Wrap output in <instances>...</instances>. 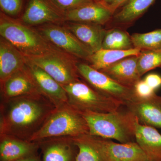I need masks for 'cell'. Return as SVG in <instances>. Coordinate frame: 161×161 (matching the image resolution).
<instances>
[{
	"label": "cell",
	"mask_w": 161,
	"mask_h": 161,
	"mask_svg": "<svg viewBox=\"0 0 161 161\" xmlns=\"http://www.w3.org/2000/svg\"><path fill=\"white\" fill-rule=\"evenodd\" d=\"M56 108L39 93L1 101L0 135L29 142Z\"/></svg>",
	"instance_id": "obj_1"
},
{
	"label": "cell",
	"mask_w": 161,
	"mask_h": 161,
	"mask_svg": "<svg viewBox=\"0 0 161 161\" xmlns=\"http://www.w3.org/2000/svg\"><path fill=\"white\" fill-rule=\"evenodd\" d=\"M90 135L115 140L122 143L135 142L136 117L125 106L114 112H80Z\"/></svg>",
	"instance_id": "obj_2"
},
{
	"label": "cell",
	"mask_w": 161,
	"mask_h": 161,
	"mask_svg": "<svg viewBox=\"0 0 161 161\" xmlns=\"http://www.w3.org/2000/svg\"><path fill=\"white\" fill-rule=\"evenodd\" d=\"M89 133L88 126L83 116L67 104L55 108L29 142H38L55 137H78Z\"/></svg>",
	"instance_id": "obj_3"
},
{
	"label": "cell",
	"mask_w": 161,
	"mask_h": 161,
	"mask_svg": "<svg viewBox=\"0 0 161 161\" xmlns=\"http://www.w3.org/2000/svg\"><path fill=\"white\" fill-rule=\"evenodd\" d=\"M0 35L25 57H31L58 49L48 43L35 28L1 14Z\"/></svg>",
	"instance_id": "obj_4"
},
{
	"label": "cell",
	"mask_w": 161,
	"mask_h": 161,
	"mask_svg": "<svg viewBox=\"0 0 161 161\" xmlns=\"http://www.w3.org/2000/svg\"><path fill=\"white\" fill-rule=\"evenodd\" d=\"M63 87L67 94L69 104L79 112H114L124 106L120 102L102 95L80 80Z\"/></svg>",
	"instance_id": "obj_5"
},
{
	"label": "cell",
	"mask_w": 161,
	"mask_h": 161,
	"mask_svg": "<svg viewBox=\"0 0 161 161\" xmlns=\"http://www.w3.org/2000/svg\"><path fill=\"white\" fill-rule=\"evenodd\" d=\"M25 57L62 86L79 80L76 67L77 58L60 50H52L42 54Z\"/></svg>",
	"instance_id": "obj_6"
},
{
	"label": "cell",
	"mask_w": 161,
	"mask_h": 161,
	"mask_svg": "<svg viewBox=\"0 0 161 161\" xmlns=\"http://www.w3.org/2000/svg\"><path fill=\"white\" fill-rule=\"evenodd\" d=\"M79 78L102 95L121 103L124 106L137 98L134 88L124 86L88 63L77 62Z\"/></svg>",
	"instance_id": "obj_7"
},
{
	"label": "cell",
	"mask_w": 161,
	"mask_h": 161,
	"mask_svg": "<svg viewBox=\"0 0 161 161\" xmlns=\"http://www.w3.org/2000/svg\"><path fill=\"white\" fill-rule=\"evenodd\" d=\"M98 153L102 161H149L136 142L116 143L112 140L86 134L78 136Z\"/></svg>",
	"instance_id": "obj_8"
},
{
	"label": "cell",
	"mask_w": 161,
	"mask_h": 161,
	"mask_svg": "<svg viewBox=\"0 0 161 161\" xmlns=\"http://www.w3.org/2000/svg\"><path fill=\"white\" fill-rule=\"evenodd\" d=\"M47 23L35 29L43 38L61 51L76 58L86 60L93 53L65 26Z\"/></svg>",
	"instance_id": "obj_9"
},
{
	"label": "cell",
	"mask_w": 161,
	"mask_h": 161,
	"mask_svg": "<svg viewBox=\"0 0 161 161\" xmlns=\"http://www.w3.org/2000/svg\"><path fill=\"white\" fill-rule=\"evenodd\" d=\"M26 68L40 94L49 99L56 108L68 104L66 91L58 81L39 66L27 60Z\"/></svg>",
	"instance_id": "obj_10"
},
{
	"label": "cell",
	"mask_w": 161,
	"mask_h": 161,
	"mask_svg": "<svg viewBox=\"0 0 161 161\" xmlns=\"http://www.w3.org/2000/svg\"><path fill=\"white\" fill-rule=\"evenodd\" d=\"M125 107L140 123L161 129V96L156 94L150 98H137Z\"/></svg>",
	"instance_id": "obj_11"
},
{
	"label": "cell",
	"mask_w": 161,
	"mask_h": 161,
	"mask_svg": "<svg viewBox=\"0 0 161 161\" xmlns=\"http://www.w3.org/2000/svg\"><path fill=\"white\" fill-rule=\"evenodd\" d=\"M155 1L130 0L115 12L105 28L128 29L146 13Z\"/></svg>",
	"instance_id": "obj_12"
},
{
	"label": "cell",
	"mask_w": 161,
	"mask_h": 161,
	"mask_svg": "<svg viewBox=\"0 0 161 161\" xmlns=\"http://www.w3.org/2000/svg\"><path fill=\"white\" fill-rule=\"evenodd\" d=\"M113 13L99 3H92L67 12L64 21L105 26L112 19Z\"/></svg>",
	"instance_id": "obj_13"
},
{
	"label": "cell",
	"mask_w": 161,
	"mask_h": 161,
	"mask_svg": "<svg viewBox=\"0 0 161 161\" xmlns=\"http://www.w3.org/2000/svg\"><path fill=\"white\" fill-rule=\"evenodd\" d=\"M39 93L40 94L26 66L1 83V101Z\"/></svg>",
	"instance_id": "obj_14"
},
{
	"label": "cell",
	"mask_w": 161,
	"mask_h": 161,
	"mask_svg": "<svg viewBox=\"0 0 161 161\" xmlns=\"http://www.w3.org/2000/svg\"><path fill=\"white\" fill-rule=\"evenodd\" d=\"M38 142L43 147V161L75 160L77 147L72 137H55Z\"/></svg>",
	"instance_id": "obj_15"
},
{
	"label": "cell",
	"mask_w": 161,
	"mask_h": 161,
	"mask_svg": "<svg viewBox=\"0 0 161 161\" xmlns=\"http://www.w3.org/2000/svg\"><path fill=\"white\" fill-rule=\"evenodd\" d=\"M138 57L133 56L124 58L100 71L122 85L134 88L142 79L137 69Z\"/></svg>",
	"instance_id": "obj_16"
},
{
	"label": "cell",
	"mask_w": 161,
	"mask_h": 161,
	"mask_svg": "<svg viewBox=\"0 0 161 161\" xmlns=\"http://www.w3.org/2000/svg\"><path fill=\"white\" fill-rule=\"evenodd\" d=\"M22 20L26 24L39 26L47 23L60 24L64 21L63 16L45 0H29Z\"/></svg>",
	"instance_id": "obj_17"
},
{
	"label": "cell",
	"mask_w": 161,
	"mask_h": 161,
	"mask_svg": "<svg viewBox=\"0 0 161 161\" xmlns=\"http://www.w3.org/2000/svg\"><path fill=\"white\" fill-rule=\"evenodd\" d=\"M26 59L22 53L1 37L0 40V82L6 79L26 66Z\"/></svg>",
	"instance_id": "obj_18"
},
{
	"label": "cell",
	"mask_w": 161,
	"mask_h": 161,
	"mask_svg": "<svg viewBox=\"0 0 161 161\" xmlns=\"http://www.w3.org/2000/svg\"><path fill=\"white\" fill-rule=\"evenodd\" d=\"M135 142L149 161H161V134L156 128L140 123L136 118Z\"/></svg>",
	"instance_id": "obj_19"
},
{
	"label": "cell",
	"mask_w": 161,
	"mask_h": 161,
	"mask_svg": "<svg viewBox=\"0 0 161 161\" xmlns=\"http://www.w3.org/2000/svg\"><path fill=\"white\" fill-rule=\"evenodd\" d=\"M94 53L102 49L107 29L97 24L68 22L64 26Z\"/></svg>",
	"instance_id": "obj_20"
},
{
	"label": "cell",
	"mask_w": 161,
	"mask_h": 161,
	"mask_svg": "<svg viewBox=\"0 0 161 161\" xmlns=\"http://www.w3.org/2000/svg\"><path fill=\"white\" fill-rule=\"evenodd\" d=\"M1 161H14L34 154L39 142L23 140L14 136L0 135Z\"/></svg>",
	"instance_id": "obj_21"
},
{
	"label": "cell",
	"mask_w": 161,
	"mask_h": 161,
	"mask_svg": "<svg viewBox=\"0 0 161 161\" xmlns=\"http://www.w3.org/2000/svg\"><path fill=\"white\" fill-rule=\"evenodd\" d=\"M142 51L137 48L128 50L101 49L93 53L86 61L93 68L100 71L124 58L139 56Z\"/></svg>",
	"instance_id": "obj_22"
},
{
	"label": "cell",
	"mask_w": 161,
	"mask_h": 161,
	"mask_svg": "<svg viewBox=\"0 0 161 161\" xmlns=\"http://www.w3.org/2000/svg\"><path fill=\"white\" fill-rule=\"evenodd\" d=\"M134 48L131 35L127 30L118 28L107 29L102 49L128 50Z\"/></svg>",
	"instance_id": "obj_23"
},
{
	"label": "cell",
	"mask_w": 161,
	"mask_h": 161,
	"mask_svg": "<svg viewBox=\"0 0 161 161\" xmlns=\"http://www.w3.org/2000/svg\"><path fill=\"white\" fill-rule=\"evenodd\" d=\"M135 48L142 50H161V29L145 33H135L131 35Z\"/></svg>",
	"instance_id": "obj_24"
},
{
	"label": "cell",
	"mask_w": 161,
	"mask_h": 161,
	"mask_svg": "<svg viewBox=\"0 0 161 161\" xmlns=\"http://www.w3.org/2000/svg\"><path fill=\"white\" fill-rule=\"evenodd\" d=\"M157 68H161V50H142L137 60L140 76Z\"/></svg>",
	"instance_id": "obj_25"
},
{
	"label": "cell",
	"mask_w": 161,
	"mask_h": 161,
	"mask_svg": "<svg viewBox=\"0 0 161 161\" xmlns=\"http://www.w3.org/2000/svg\"><path fill=\"white\" fill-rule=\"evenodd\" d=\"M72 138L78 149L75 161H102L98 153L92 146L78 137Z\"/></svg>",
	"instance_id": "obj_26"
},
{
	"label": "cell",
	"mask_w": 161,
	"mask_h": 161,
	"mask_svg": "<svg viewBox=\"0 0 161 161\" xmlns=\"http://www.w3.org/2000/svg\"><path fill=\"white\" fill-rule=\"evenodd\" d=\"M45 1L53 9L62 16L67 12L95 2L93 0H45Z\"/></svg>",
	"instance_id": "obj_27"
},
{
	"label": "cell",
	"mask_w": 161,
	"mask_h": 161,
	"mask_svg": "<svg viewBox=\"0 0 161 161\" xmlns=\"http://www.w3.org/2000/svg\"><path fill=\"white\" fill-rule=\"evenodd\" d=\"M22 0H0V6L3 12L10 16H16L22 8Z\"/></svg>",
	"instance_id": "obj_28"
},
{
	"label": "cell",
	"mask_w": 161,
	"mask_h": 161,
	"mask_svg": "<svg viewBox=\"0 0 161 161\" xmlns=\"http://www.w3.org/2000/svg\"><path fill=\"white\" fill-rule=\"evenodd\" d=\"M136 96L139 98H148L156 94L155 91L149 86L146 81L141 79L134 86Z\"/></svg>",
	"instance_id": "obj_29"
},
{
	"label": "cell",
	"mask_w": 161,
	"mask_h": 161,
	"mask_svg": "<svg viewBox=\"0 0 161 161\" xmlns=\"http://www.w3.org/2000/svg\"><path fill=\"white\" fill-rule=\"evenodd\" d=\"M129 1L130 0H101L99 3L114 14L119 8Z\"/></svg>",
	"instance_id": "obj_30"
},
{
	"label": "cell",
	"mask_w": 161,
	"mask_h": 161,
	"mask_svg": "<svg viewBox=\"0 0 161 161\" xmlns=\"http://www.w3.org/2000/svg\"><path fill=\"white\" fill-rule=\"evenodd\" d=\"M144 80L154 91L161 86V76L155 73H151L145 77Z\"/></svg>",
	"instance_id": "obj_31"
},
{
	"label": "cell",
	"mask_w": 161,
	"mask_h": 161,
	"mask_svg": "<svg viewBox=\"0 0 161 161\" xmlns=\"http://www.w3.org/2000/svg\"><path fill=\"white\" fill-rule=\"evenodd\" d=\"M14 161H40L37 157L34 155V154H32L27 156L23 157V158L19 159L17 160Z\"/></svg>",
	"instance_id": "obj_32"
},
{
	"label": "cell",
	"mask_w": 161,
	"mask_h": 161,
	"mask_svg": "<svg viewBox=\"0 0 161 161\" xmlns=\"http://www.w3.org/2000/svg\"><path fill=\"white\" fill-rule=\"evenodd\" d=\"M94 2H96V3H99L100 2V0H93Z\"/></svg>",
	"instance_id": "obj_33"
},
{
	"label": "cell",
	"mask_w": 161,
	"mask_h": 161,
	"mask_svg": "<svg viewBox=\"0 0 161 161\" xmlns=\"http://www.w3.org/2000/svg\"><path fill=\"white\" fill-rule=\"evenodd\" d=\"M100 1H101V0H100Z\"/></svg>",
	"instance_id": "obj_34"
}]
</instances>
